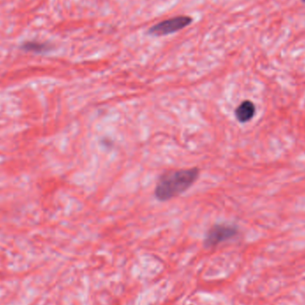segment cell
<instances>
[{"label":"cell","mask_w":305,"mask_h":305,"mask_svg":"<svg viewBox=\"0 0 305 305\" xmlns=\"http://www.w3.org/2000/svg\"><path fill=\"white\" fill-rule=\"evenodd\" d=\"M23 48L29 51H41L43 50V45L38 43H27L24 45Z\"/></svg>","instance_id":"5"},{"label":"cell","mask_w":305,"mask_h":305,"mask_svg":"<svg viewBox=\"0 0 305 305\" xmlns=\"http://www.w3.org/2000/svg\"><path fill=\"white\" fill-rule=\"evenodd\" d=\"M303 1H305V0H303Z\"/></svg>","instance_id":"6"},{"label":"cell","mask_w":305,"mask_h":305,"mask_svg":"<svg viewBox=\"0 0 305 305\" xmlns=\"http://www.w3.org/2000/svg\"><path fill=\"white\" fill-rule=\"evenodd\" d=\"M200 176L198 168L168 171L161 177L155 190V196L165 202L180 196L192 187Z\"/></svg>","instance_id":"1"},{"label":"cell","mask_w":305,"mask_h":305,"mask_svg":"<svg viewBox=\"0 0 305 305\" xmlns=\"http://www.w3.org/2000/svg\"><path fill=\"white\" fill-rule=\"evenodd\" d=\"M236 233L237 230L235 227L225 224H217L208 230L204 243L208 247H215L219 243L236 236Z\"/></svg>","instance_id":"3"},{"label":"cell","mask_w":305,"mask_h":305,"mask_svg":"<svg viewBox=\"0 0 305 305\" xmlns=\"http://www.w3.org/2000/svg\"><path fill=\"white\" fill-rule=\"evenodd\" d=\"M255 106L251 101H243L236 108L235 114L240 123H247L254 117Z\"/></svg>","instance_id":"4"},{"label":"cell","mask_w":305,"mask_h":305,"mask_svg":"<svg viewBox=\"0 0 305 305\" xmlns=\"http://www.w3.org/2000/svg\"><path fill=\"white\" fill-rule=\"evenodd\" d=\"M190 22H191V19L188 16H178L159 22L158 24L150 29L149 33L154 36L168 35L185 28L186 26L190 24Z\"/></svg>","instance_id":"2"}]
</instances>
